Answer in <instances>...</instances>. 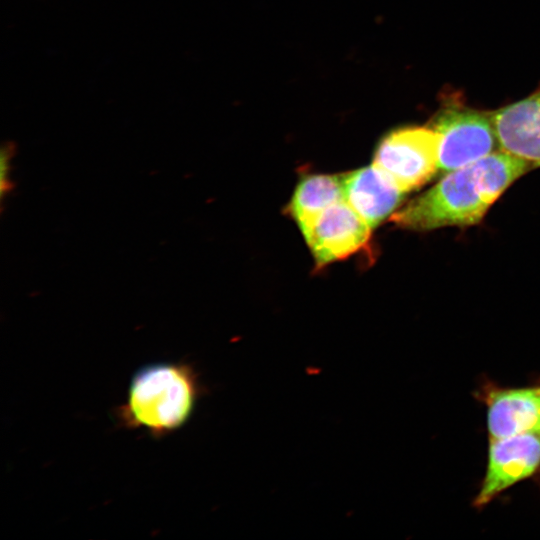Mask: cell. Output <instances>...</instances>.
I'll return each instance as SVG.
<instances>
[{
  "instance_id": "6da1fadb",
  "label": "cell",
  "mask_w": 540,
  "mask_h": 540,
  "mask_svg": "<svg viewBox=\"0 0 540 540\" xmlns=\"http://www.w3.org/2000/svg\"><path fill=\"white\" fill-rule=\"evenodd\" d=\"M532 169L527 162L497 150L444 174L391 219L397 226L414 231L478 224L507 188Z\"/></svg>"
},
{
  "instance_id": "7a4b0ae2",
  "label": "cell",
  "mask_w": 540,
  "mask_h": 540,
  "mask_svg": "<svg viewBox=\"0 0 540 540\" xmlns=\"http://www.w3.org/2000/svg\"><path fill=\"white\" fill-rule=\"evenodd\" d=\"M196 394V382L188 367L150 365L134 376L124 414L137 426L163 433L185 422Z\"/></svg>"
},
{
  "instance_id": "3957f363",
  "label": "cell",
  "mask_w": 540,
  "mask_h": 540,
  "mask_svg": "<svg viewBox=\"0 0 540 540\" xmlns=\"http://www.w3.org/2000/svg\"><path fill=\"white\" fill-rule=\"evenodd\" d=\"M429 126L438 136V174L470 165L500 150L490 112L446 99Z\"/></svg>"
},
{
  "instance_id": "277c9868",
  "label": "cell",
  "mask_w": 540,
  "mask_h": 540,
  "mask_svg": "<svg viewBox=\"0 0 540 540\" xmlns=\"http://www.w3.org/2000/svg\"><path fill=\"white\" fill-rule=\"evenodd\" d=\"M374 165L404 192L418 189L438 174V136L429 126L400 128L379 143Z\"/></svg>"
},
{
  "instance_id": "5b68a950",
  "label": "cell",
  "mask_w": 540,
  "mask_h": 540,
  "mask_svg": "<svg viewBox=\"0 0 540 540\" xmlns=\"http://www.w3.org/2000/svg\"><path fill=\"white\" fill-rule=\"evenodd\" d=\"M539 471V434L489 439L486 471L473 506L483 508L511 486L535 477Z\"/></svg>"
},
{
  "instance_id": "8992f818",
  "label": "cell",
  "mask_w": 540,
  "mask_h": 540,
  "mask_svg": "<svg viewBox=\"0 0 540 540\" xmlns=\"http://www.w3.org/2000/svg\"><path fill=\"white\" fill-rule=\"evenodd\" d=\"M475 397L486 406L489 439L540 435V379L524 387H502L486 380Z\"/></svg>"
},
{
  "instance_id": "52a82bcc",
  "label": "cell",
  "mask_w": 540,
  "mask_h": 540,
  "mask_svg": "<svg viewBox=\"0 0 540 540\" xmlns=\"http://www.w3.org/2000/svg\"><path fill=\"white\" fill-rule=\"evenodd\" d=\"M371 227L345 201L328 207L304 236L319 265L342 259L366 244Z\"/></svg>"
},
{
  "instance_id": "ba28073f",
  "label": "cell",
  "mask_w": 540,
  "mask_h": 540,
  "mask_svg": "<svg viewBox=\"0 0 540 540\" xmlns=\"http://www.w3.org/2000/svg\"><path fill=\"white\" fill-rule=\"evenodd\" d=\"M500 150L540 166V87L526 98L490 112Z\"/></svg>"
},
{
  "instance_id": "9c48e42d",
  "label": "cell",
  "mask_w": 540,
  "mask_h": 540,
  "mask_svg": "<svg viewBox=\"0 0 540 540\" xmlns=\"http://www.w3.org/2000/svg\"><path fill=\"white\" fill-rule=\"evenodd\" d=\"M343 193L371 228L390 215L406 194L374 164L343 176Z\"/></svg>"
},
{
  "instance_id": "30bf717a",
  "label": "cell",
  "mask_w": 540,
  "mask_h": 540,
  "mask_svg": "<svg viewBox=\"0 0 540 540\" xmlns=\"http://www.w3.org/2000/svg\"><path fill=\"white\" fill-rule=\"evenodd\" d=\"M344 200L343 177L310 175L296 187L289 211L305 236L317 218L334 203Z\"/></svg>"
},
{
  "instance_id": "8fae6325",
  "label": "cell",
  "mask_w": 540,
  "mask_h": 540,
  "mask_svg": "<svg viewBox=\"0 0 540 540\" xmlns=\"http://www.w3.org/2000/svg\"><path fill=\"white\" fill-rule=\"evenodd\" d=\"M16 146L11 141H6L0 151V198L3 205L5 197L13 189L11 180L12 159L15 155Z\"/></svg>"
}]
</instances>
